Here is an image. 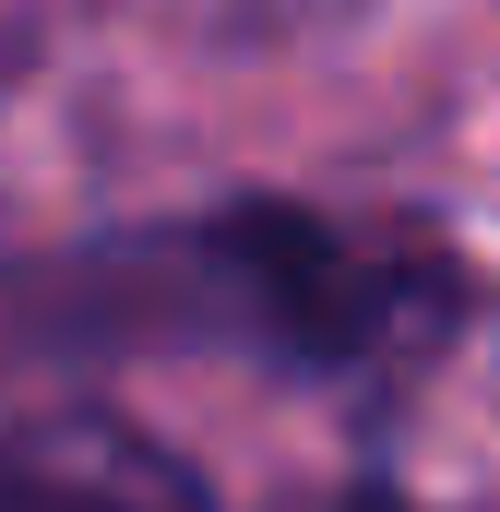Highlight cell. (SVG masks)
Here are the masks:
<instances>
[{
  "label": "cell",
  "instance_id": "2",
  "mask_svg": "<svg viewBox=\"0 0 500 512\" xmlns=\"http://www.w3.org/2000/svg\"><path fill=\"white\" fill-rule=\"evenodd\" d=\"M370 0H191V24H203V48H298V36H334V24H358Z\"/></svg>",
  "mask_w": 500,
  "mask_h": 512
},
{
  "label": "cell",
  "instance_id": "3",
  "mask_svg": "<svg viewBox=\"0 0 500 512\" xmlns=\"http://www.w3.org/2000/svg\"><path fill=\"white\" fill-rule=\"evenodd\" d=\"M84 501H96V512H155V489H143V501H108V489H84ZM179 512H191V501H179Z\"/></svg>",
  "mask_w": 500,
  "mask_h": 512
},
{
  "label": "cell",
  "instance_id": "4",
  "mask_svg": "<svg viewBox=\"0 0 500 512\" xmlns=\"http://www.w3.org/2000/svg\"><path fill=\"white\" fill-rule=\"evenodd\" d=\"M346 512H393V501H381V489H358V501H346Z\"/></svg>",
  "mask_w": 500,
  "mask_h": 512
},
{
  "label": "cell",
  "instance_id": "1",
  "mask_svg": "<svg viewBox=\"0 0 500 512\" xmlns=\"http://www.w3.org/2000/svg\"><path fill=\"white\" fill-rule=\"evenodd\" d=\"M203 251L239 274L250 322H262L286 358H322V370L370 358L381 334L405 322V298H417L405 262L358 251L346 227H322V215H298V203H239V215H215Z\"/></svg>",
  "mask_w": 500,
  "mask_h": 512
}]
</instances>
